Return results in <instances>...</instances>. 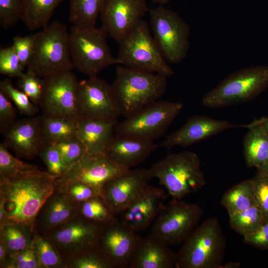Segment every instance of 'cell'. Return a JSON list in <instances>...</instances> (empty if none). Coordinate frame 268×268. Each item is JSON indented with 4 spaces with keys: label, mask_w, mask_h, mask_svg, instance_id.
<instances>
[{
    "label": "cell",
    "mask_w": 268,
    "mask_h": 268,
    "mask_svg": "<svg viewBox=\"0 0 268 268\" xmlns=\"http://www.w3.org/2000/svg\"><path fill=\"white\" fill-rule=\"evenodd\" d=\"M58 178L37 168L0 179V197L6 211L5 224L22 223L34 228L35 218L56 189Z\"/></svg>",
    "instance_id": "1"
},
{
    "label": "cell",
    "mask_w": 268,
    "mask_h": 268,
    "mask_svg": "<svg viewBox=\"0 0 268 268\" xmlns=\"http://www.w3.org/2000/svg\"><path fill=\"white\" fill-rule=\"evenodd\" d=\"M167 77L118 65L111 84L120 115L125 118L158 100L165 93Z\"/></svg>",
    "instance_id": "2"
},
{
    "label": "cell",
    "mask_w": 268,
    "mask_h": 268,
    "mask_svg": "<svg viewBox=\"0 0 268 268\" xmlns=\"http://www.w3.org/2000/svg\"><path fill=\"white\" fill-rule=\"evenodd\" d=\"M34 36L28 71L43 78L74 68L69 51L68 30L64 23L52 21Z\"/></svg>",
    "instance_id": "3"
},
{
    "label": "cell",
    "mask_w": 268,
    "mask_h": 268,
    "mask_svg": "<svg viewBox=\"0 0 268 268\" xmlns=\"http://www.w3.org/2000/svg\"><path fill=\"white\" fill-rule=\"evenodd\" d=\"M225 238L218 219L209 218L197 226L177 254V268H221Z\"/></svg>",
    "instance_id": "4"
},
{
    "label": "cell",
    "mask_w": 268,
    "mask_h": 268,
    "mask_svg": "<svg viewBox=\"0 0 268 268\" xmlns=\"http://www.w3.org/2000/svg\"><path fill=\"white\" fill-rule=\"evenodd\" d=\"M108 35L102 26L72 25L68 30V43L73 67L91 77L97 76L108 67L119 65L110 51Z\"/></svg>",
    "instance_id": "5"
},
{
    "label": "cell",
    "mask_w": 268,
    "mask_h": 268,
    "mask_svg": "<svg viewBox=\"0 0 268 268\" xmlns=\"http://www.w3.org/2000/svg\"><path fill=\"white\" fill-rule=\"evenodd\" d=\"M153 178L167 190L173 198L182 199L206 184L198 155L191 151L170 153L149 169Z\"/></svg>",
    "instance_id": "6"
},
{
    "label": "cell",
    "mask_w": 268,
    "mask_h": 268,
    "mask_svg": "<svg viewBox=\"0 0 268 268\" xmlns=\"http://www.w3.org/2000/svg\"><path fill=\"white\" fill-rule=\"evenodd\" d=\"M118 44L117 59L119 65L166 77L174 74L143 19Z\"/></svg>",
    "instance_id": "7"
},
{
    "label": "cell",
    "mask_w": 268,
    "mask_h": 268,
    "mask_svg": "<svg viewBox=\"0 0 268 268\" xmlns=\"http://www.w3.org/2000/svg\"><path fill=\"white\" fill-rule=\"evenodd\" d=\"M268 88V66L243 68L222 80L203 97V106L219 108L249 101Z\"/></svg>",
    "instance_id": "8"
},
{
    "label": "cell",
    "mask_w": 268,
    "mask_h": 268,
    "mask_svg": "<svg viewBox=\"0 0 268 268\" xmlns=\"http://www.w3.org/2000/svg\"><path fill=\"white\" fill-rule=\"evenodd\" d=\"M182 108L180 102L157 100L117 122L115 134L153 141L164 134Z\"/></svg>",
    "instance_id": "9"
},
{
    "label": "cell",
    "mask_w": 268,
    "mask_h": 268,
    "mask_svg": "<svg viewBox=\"0 0 268 268\" xmlns=\"http://www.w3.org/2000/svg\"><path fill=\"white\" fill-rule=\"evenodd\" d=\"M148 12L153 38L164 57L171 64L181 63L189 49V25L163 5Z\"/></svg>",
    "instance_id": "10"
},
{
    "label": "cell",
    "mask_w": 268,
    "mask_h": 268,
    "mask_svg": "<svg viewBox=\"0 0 268 268\" xmlns=\"http://www.w3.org/2000/svg\"><path fill=\"white\" fill-rule=\"evenodd\" d=\"M202 215V210L198 204L173 198L154 220L151 233L168 246L178 245L187 239Z\"/></svg>",
    "instance_id": "11"
},
{
    "label": "cell",
    "mask_w": 268,
    "mask_h": 268,
    "mask_svg": "<svg viewBox=\"0 0 268 268\" xmlns=\"http://www.w3.org/2000/svg\"><path fill=\"white\" fill-rule=\"evenodd\" d=\"M43 91L39 105L44 114L78 121L79 81L71 70L43 77Z\"/></svg>",
    "instance_id": "12"
},
{
    "label": "cell",
    "mask_w": 268,
    "mask_h": 268,
    "mask_svg": "<svg viewBox=\"0 0 268 268\" xmlns=\"http://www.w3.org/2000/svg\"><path fill=\"white\" fill-rule=\"evenodd\" d=\"M78 120H113L121 115L111 84L97 76L79 81Z\"/></svg>",
    "instance_id": "13"
},
{
    "label": "cell",
    "mask_w": 268,
    "mask_h": 268,
    "mask_svg": "<svg viewBox=\"0 0 268 268\" xmlns=\"http://www.w3.org/2000/svg\"><path fill=\"white\" fill-rule=\"evenodd\" d=\"M101 226L79 215L42 234L66 262L96 243Z\"/></svg>",
    "instance_id": "14"
},
{
    "label": "cell",
    "mask_w": 268,
    "mask_h": 268,
    "mask_svg": "<svg viewBox=\"0 0 268 268\" xmlns=\"http://www.w3.org/2000/svg\"><path fill=\"white\" fill-rule=\"evenodd\" d=\"M152 178L149 169H130L105 183L99 195L117 216L143 191Z\"/></svg>",
    "instance_id": "15"
},
{
    "label": "cell",
    "mask_w": 268,
    "mask_h": 268,
    "mask_svg": "<svg viewBox=\"0 0 268 268\" xmlns=\"http://www.w3.org/2000/svg\"><path fill=\"white\" fill-rule=\"evenodd\" d=\"M129 169L105 154L87 153L59 178L85 183L99 195L105 183Z\"/></svg>",
    "instance_id": "16"
},
{
    "label": "cell",
    "mask_w": 268,
    "mask_h": 268,
    "mask_svg": "<svg viewBox=\"0 0 268 268\" xmlns=\"http://www.w3.org/2000/svg\"><path fill=\"white\" fill-rule=\"evenodd\" d=\"M149 10L145 0H107L100 14L101 26L118 43Z\"/></svg>",
    "instance_id": "17"
},
{
    "label": "cell",
    "mask_w": 268,
    "mask_h": 268,
    "mask_svg": "<svg viewBox=\"0 0 268 268\" xmlns=\"http://www.w3.org/2000/svg\"><path fill=\"white\" fill-rule=\"evenodd\" d=\"M139 238L116 216L101 226L96 244L116 268H127Z\"/></svg>",
    "instance_id": "18"
},
{
    "label": "cell",
    "mask_w": 268,
    "mask_h": 268,
    "mask_svg": "<svg viewBox=\"0 0 268 268\" xmlns=\"http://www.w3.org/2000/svg\"><path fill=\"white\" fill-rule=\"evenodd\" d=\"M163 189L148 185L143 191L118 215L124 225L137 233L146 230L155 220L165 204Z\"/></svg>",
    "instance_id": "19"
},
{
    "label": "cell",
    "mask_w": 268,
    "mask_h": 268,
    "mask_svg": "<svg viewBox=\"0 0 268 268\" xmlns=\"http://www.w3.org/2000/svg\"><path fill=\"white\" fill-rule=\"evenodd\" d=\"M3 134L4 144L21 158H34L45 144L41 116L15 121Z\"/></svg>",
    "instance_id": "20"
},
{
    "label": "cell",
    "mask_w": 268,
    "mask_h": 268,
    "mask_svg": "<svg viewBox=\"0 0 268 268\" xmlns=\"http://www.w3.org/2000/svg\"><path fill=\"white\" fill-rule=\"evenodd\" d=\"M238 127L225 120L206 116H193L181 128L168 135L160 146L167 149L179 146L187 147L227 129Z\"/></svg>",
    "instance_id": "21"
},
{
    "label": "cell",
    "mask_w": 268,
    "mask_h": 268,
    "mask_svg": "<svg viewBox=\"0 0 268 268\" xmlns=\"http://www.w3.org/2000/svg\"><path fill=\"white\" fill-rule=\"evenodd\" d=\"M79 215V203L56 187L39 210L35 219L34 229L42 234Z\"/></svg>",
    "instance_id": "22"
},
{
    "label": "cell",
    "mask_w": 268,
    "mask_h": 268,
    "mask_svg": "<svg viewBox=\"0 0 268 268\" xmlns=\"http://www.w3.org/2000/svg\"><path fill=\"white\" fill-rule=\"evenodd\" d=\"M177 254L158 237L150 233L140 237L133 254L130 268H172L175 267Z\"/></svg>",
    "instance_id": "23"
},
{
    "label": "cell",
    "mask_w": 268,
    "mask_h": 268,
    "mask_svg": "<svg viewBox=\"0 0 268 268\" xmlns=\"http://www.w3.org/2000/svg\"><path fill=\"white\" fill-rule=\"evenodd\" d=\"M157 147L153 141L114 134L105 153L116 162L130 169L142 162Z\"/></svg>",
    "instance_id": "24"
},
{
    "label": "cell",
    "mask_w": 268,
    "mask_h": 268,
    "mask_svg": "<svg viewBox=\"0 0 268 268\" xmlns=\"http://www.w3.org/2000/svg\"><path fill=\"white\" fill-rule=\"evenodd\" d=\"M117 120L80 119L77 122L76 136L87 153L105 154L108 144L115 134Z\"/></svg>",
    "instance_id": "25"
},
{
    "label": "cell",
    "mask_w": 268,
    "mask_h": 268,
    "mask_svg": "<svg viewBox=\"0 0 268 268\" xmlns=\"http://www.w3.org/2000/svg\"><path fill=\"white\" fill-rule=\"evenodd\" d=\"M243 141L246 163L249 167L261 168L268 160V136L255 121L247 126Z\"/></svg>",
    "instance_id": "26"
},
{
    "label": "cell",
    "mask_w": 268,
    "mask_h": 268,
    "mask_svg": "<svg viewBox=\"0 0 268 268\" xmlns=\"http://www.w3.org/2000/svg\"><path fill=\"white\" fill-rule=\"evenodd\" d=\"M64 0H21V20L30 31L46 27L56 8Z\"/></svg>",
    "instance_id": "27"
},
{
    "label": "cell",
    "mask_w": 268,
    "mask_h": 268,
    "mask_svg": "<svg viewBox=\"0 0 268 268\" xmlns=\"http://www.w3.org/2000/svg\"><path fill=\"white\" fill-rule=\"evenodd\" d=\"M220 202L226 209L229 216L257 205L252 179L233 186L223 195Z\"/></svg>",
    "instance_id": "28"
},
{
    "label": "cell",
    "mask_w": 268,
    "mask_h": 268,
    "mask_svg": "<svg viewBox=\"0 0 268 268\" xmlns=\"http://www.w3.org/2000/svg\"><path fill=\"white\" fill-rule=\"evenodd\" d=\"M35 234L34 228L22 223H6L0 228V239L11 255L31 247Z\"/></svg>",
    "instance_id": "29"
},
{
    "label": "cell",
    "mask_w": 268,
    "mask_h": 268,
    "mask_svg": "<svg viewBox=\"0 0 268 268\" xmlns=\"http://www.w3.org/2000/svg\"><path fill=\"white\" fill-rule=\"evenodd\" d=\"M41 119L45 144L56 143L76 136L78 122L45 114Z\"/></svg>",
    "instance_id": "30"
},
{
    "label": "cell",
    "mask_w": 268,
    "mask_h": 268,
    "mask_svg": "<svg viewBox=\"0 0 268 268\" xmlns=\"http://www.w3.org/2000/svg\"><path fill=\"white\" fill-rule=\"evenodd\" d=\"M106 0H69V21L76 26H95Z\"/></svg>",
    "instance_id": "31"
},
{
    "label": "cell",
    "mask_w": 268,
    "mask_h": 268,
    "mask_svg": "<svg viewBox=\"0 0 268 268\" xmlns=\"http://www.w3.org/2000/svg\"><path fill=\"white\" fill-rule=\"evenodd\" d=\"M229 217L231 228L243 237L255 232L267 220L257 205Z\"/></svg>",
    "instance_id": "32"
},
{
    "label": "cell",
    "mask_w": 268,
    "mask_h": 268,
    "mask_svg": "<svg viewBox=\"0 0 268 268\" xmlns=\"http://www.w3.org/2000/svg\"><path fill=\"white\" fill-rule=\"evenodd\" d=\"M32 246L42 268H67V262L55 246L43 235L36 232Z\"/></svg>",
    "instance_id": "33"
},
{
    "label": "cell",
    "mask_w": 268,
    "mask_h": 268,
    "mask_svg": "<svg viewBox=\"0 0 268 268\" xmlns=\"http://www.w3.org/2000/svg\"><path fill=\"white\" fill-rule=\"evenodd\" d=\"M79 215L101 226L116 216L100 195L79 203Z\"/></svg>",
    "instance_id": "34"
},
{
    "label": "cell",
    "mask_w": 268,
    "mask_h": 268,
    "mask_svg": "<svg viewBox=\"0 0 268 268\" xmlns=\"http://www.w3.org/2000/svg\"><path fill=\"white\" fill-rule=\"evenodd\" d=\"M67 268H116L95 244L67 262Z\"/></svg>",
    "instance_id": "35"
},
{
    "label": "cell",
    "mask_w": 268,
    "mask_h": 268,
    "mask_svg": "<svg viewBox=\"0 0 268 268\" xmlns=\"http://www.w3.org/2000/svg\"><path fill=\"white\" fill-rule=\"evenodd\" d=\"M3 142L0 144V179H8L38 168L14 157Z\"/></svg>",
    "instance_id": "36"
},
{
    "label": "cell",
    "mask_w": 268,
    "mask_h": 268,
    "mask_svg": "<svg viewBox=\"0 0 268 268\" xmlns=\"http://www.w3.org/2000/svg\"><path fill=\"white\" fill-rule=\"evenodd\" d=\"M0 90L12 101L21 115L32 117L39 109L23 92L15 88L8 79L0 82Z\"/></svg>",
    "instance_id": "37"
},
{
    "label": "cell",
    "mask_w": 268,
    "mask_h": 268,
    "mask_svg": "<svg viewBox=\"0 0 268 268\" xmlns=\"http://www.w3.org/2000/svg\"><path fill=\"white\" fill-rule=\"evenodd\" d=\"M39 155L46 166L47 171L57 177L63 176L68 169L54 143H45Z\"/></svg>",
    "instance_id": "38"
},
{
    "label": "cell",
    "mask_w": 268,
    "mask_h": 268,
    "mask_svg": "<svg viewBox=\"0 0 268 268\" xmlns=\"http://www.w3.org/2000/svg\"><path fill=\"white\" fill-rule=\"evenodd\" d=\"M56 184V188L78 203L99 195L90 186L81 182L62 180L58 178Z\"/></svg>",
    "instance_id": "39"
},
{
    "label": "cell",
    "mask_w": 268,
    "mask_h": 268,
    "mask_svg": "<svg viewBox=\"0 0 268 268\" xmlns=\"http://www.w3.org/2000/svg\"><path fill=\"white\" fill-rule=\"evenodd\" d=\"M54 144L68 168L87 153L85 146L76 136Z\"/></svg>",
    "instance_id": "40"
},
{
    "label": "cell",
    "mask_w": 268,
    "mask_h": 268,
    "mask_svg": "<svg viewBox=\"0 0 268 268\" xmlns=\"http://www.w3.org/2000/svg\"><path fill=\"white\" fill-rule=\"evenodd\" d=\"M24 68L12 46L0 49V74L11 77H21Z\"/></svg>",
    "instance_id": "41"
},
{
    "label": "cell",
    "mask_w": 268,
    "mask_h": 268,
    "mask_svg": "<svg viewBox=\"0 0 268 268\" xmlns=\"http://www.w3.org/2000/svg\"><path fill=\"white\" fill-rule=\"evenodd\" d=\"M17 86L34 104H39L43 91L42 77L27 70L18 78Z\"/></svg>",
    "instance_id": "42"
},
{
    "label": "cell",
    "mask_w": 268,
    "mask_h": 268,
    "mask_svg": "<svg viewBox=\"0 0 268 268\" xmlns=\"http://www.w3.org/2000/svg\"><path fill=\"white\" fill-rule=\"evenodd\" d=\"M21 0H0V25L4 29L15 26L21 19Z\"/></svg>",
    "instance_id": "43"
},
{
    "label": "cell",
    "mask_w": 268,
    "mask_h": 268,
    "mask_svg": "<svg viewBox=\"0 0 268 268\" xmlns=\"http://www.w3.org/2000/svg\"><path fill=\"white\" fill-rule=\"evenodd\" d=\"M257 205L268 220V173L258 170L252 179Z\"/></svg>",
    "instance_id": "44"
},
{
    "label": "cell",
    "mask_w": 268,
    "mask_h": 268,
    "mask_svg": "<svg viewBox=\"0 0 268 268\" xmlns=\"http://www.w3.org/2000/svg\"><path fill=\"white\" fill-rule=\"evenodd\" d=\"M7 268H42L32 245L11 255Z\"/></svg>",
    "instance_id": "45"
},
{
    "label": "cell",
    "mask_w": 268,
    "mask_h": 268,
    "mask_svg": "<svg viewBox=\"0 0 268 268\" xmlns=\"http://www.w3.org/2000/svg\"><path fill=\"white\" fill-rule=\"evenodd\" d=\"M34 39V33L25 36H16L13 38L11 46L24 68L27 67L32 56Z\"/></svg>",
    "instance_id": "46"
},
{
    "label": "cell",
    "mask_w": 268,
    "mask_h": 268,
    "mask_svg": "<svg viewBox=\"0 0 268 268\" xmlns=\"http://www.w3.org/2000/svg\"><path fill=\"white\" fill-rule=\"evenodd\" d=\"M16 111L11 100L0 90V132L3 133L15 121Z\"/></svg>",
    "instance_id": "47"
},
{
    "label": "cell",
    "mask_w": 268,
    "mask_h": 268,
    "mask_svg": "<svg viewBox=\"0 0 268 268\" xmlns=\"http://www.w3.org/2000/svg\"><path fill=\"white\" fill-rule=\"evenodd\" d=\"M245 243L263 250H268V220L255 232L243 237Z\"/></svg>",
    "instance_id": "48"
},
{
    "label": "cell",
    "mask_w": 268,
    "mask_h": 268,
    "mask_svg": "<svg viewBox=\"0 0 268 268\" xmlns=\"http://www.w3.org/2000/svg\"><path fill=\"white\" fill-rule=\"evenodd\" d=\"M11 255L8 252L3 242L0 239V268H7Z\"/></svg>",
    "instance_id": "49"
},
{
    "label": "cell",
    "mask_w": 268,
    "mask_h": 268,
    "mask_svg": "<svg viewBox=\"0 0 268 268\" xmlns=\"http://www.w3.org/2000/svg\"><path fill=\"white\" fill-rule=\"evenodd\" d=\"M6 218V211L4 201L3 198L0 197V228L5 224Z\"/></svg>",
    "instance_id": "50"
},
{
    "label": "cell",
    "mask_w": 268,
    "mask_h": 268,
    "mask_svg": "<svg viewBox=\"0 0 268 268\" xmlns=\"http://www.w3.org/2000/svg\"><path fill=\"white\" fill-rule=\"evenodd\" d=\"M259 124L268 136V116L255 121Z\"/></svg>",
    "instance_id": "51"
},
{
    "label": "cell",
    "mask_w": 268,
    "mask_h": 268,
    "mask_svg": "<svg viewBox=\"0 0 268 268\" xmlns=\"http://www.w3.org/2000/svg\"><path fill=\"white\" fill-rule=\"evenodd\" d=\"M225 268H238L240 266V264L237 262H230L228 263Z\"/></svg>",
    "instance_id": "52"
},
{
    "label": "cell",
    "mask_w": 268,
    "mask_h": 268,
    "mask_svg": "<svg viewBox=\"0 0 268 268\" xmlns=\"http://www.w3.org/2000/svg\"><path fill=\"white\" fill-rule=\"evenodd\" d=\"M153 2L156 3H158L160 5H164L167 3L169 0H152Z\"/></svg>",
    "instance_id": "53"
},
{
    "label": "cell",
    "mask_w": 268,
    "mask_h": 268,
    "mask_svg": "<svg viewBox=\"0 0 268 268\" xmlns=\"http://www.w3.org/2000/svg\"><path fill=\"white\" fill-rule=\"evenodd\" d=\"M258 170H262L268 173V160L261 168L258 169Z\"/></svg>",
    "instance_id": "54"
}]
</instances>
